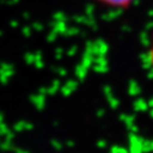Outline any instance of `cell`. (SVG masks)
I'll return each mask as SVG.
<instances>
[{
  "label": "cell",
  "instance_id": "cell-1",
  "mask_svg": "<svg viewBox=\"0 0 153 153\" xmlns=\"http://www.w3.org/2000/svg\"><path fill=\"white\" fill-rule=\"evenodd\" d=\"M95 1L113 9H126L129 7L135 0H95Z\"/></svg>",
  "mask_w": 153,
  "mask_h": 153
},
{
  "label": "cell",
  "instance_id": "cell-2",
  "mask_svg": "<svg viewBox=\"0 0 153 153\" xmlns=\"http://www.w3.org/2000/svg\"><path fill=\"white\" fill-rule=\"evenodd\" d=\"M148 57H149V64L153 66V39H152V44H151V47H149Z\"/></svg>",
  "mask_w": 153,
  "mask_h": 153
}]
</instances>
